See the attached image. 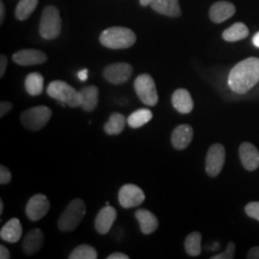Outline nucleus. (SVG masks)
<instances>
[{"mask_svg": "<svg viewBox=\"0 0 259 259\" xmlns=\"http://www.w3.org/2000/svg\"><path fill=\"white\" fill-rule=\"evenodd\" d=\"M259 82V58H247L233 67L228 74V85L232 92L246 94Z\"/></svg>", "mask_w": 259, "mask_h": 259, "instance_id": "1", "label": "nucleus"}, {"mask_svg": "<svg viewBox=\"0 0 259 259\" xmlns=\"http://www.w3.org/2000/svg\"><path fill=\"white\" fill-rule=\"evenodd\" d=\"M137 37L135 32L124 27H111L100 35L101 45L109 50H126L134 46Z\"/></svg>", "mask_w": 259, "mask_h": 259, "instance_id": "2", "label": "nucleus"}, {"mask_svg": "<svg viewBox=\"0 0 259 259\" xmlns=\"http://www.w3.org/2000/svg\"><path fill=\"white\" fill-rule=\"evenodd\" d=\"M87 209L85 203L83 199L76 198L71 200L66 209L64 210L63 213L60 215L59 221H58V228L60 232H72L79 223L83 221L84 216H85Z\"/></svg>", "mask_w": 259, "mask_h": 259, "instance_id": "3", "label": "nucleus"}, {"mask_svg": "<svg viewBox=\"0 0 259 259\" xmlns=\"http://www.w3.org/2000/svg\"><path fill=\"white\" fill-rule=\"evenodd\" d=\"M40 35L45 40H56L61 32V17L58 8L46 6L40 19Z\"/></svg>", "mask_w": 259, "mask_h": 259, "instance_id": "4", "label": "nucleus"}, {"mask_svg": "<svg viewBox=\"0 0 259 259\" xmlns=\"http://www.w3.org/2000/svg\"><path fill=\"white\" fill-rule=\"evenodd\" d=\"M47 94L52 99L57 100L64 105H67L72 108L80 107L79 92L72 88L70 84L63 80H53L47 87Z\"/></svg>", "mask_w": 259, "mask_h": 259, "instance_id": "5", "label": "nucleus"}, {"mask_svg": "<svg viewBox=\"0 0 259 259\" xmlns=\"http://www.w3.org/2000/svg\"><path fill=\"white\" fill-rule=\"evenodd\" d=\"M52 118V111L46 106H36L29 108L21 114V122L27 130L40 131Z\"/></svg>", "mask_w": 259, "mask_h": 259, "instance_id": "6", "label": "nucleus"}, {"mask_svg": "<svg viewBox=\"0 0 259 259\" xmlns=\"http://www.w3.org/2000/svg\"><path fill=\"white\" fill-rule=\"evenodd\" d=\"M135 90L137 96L142 102L147 106H156L158 102V94L156 89V84L150 74L143 73L135 80Z\"/></svg>", "mask_w": 259, "mask_h": 259, "instance_id": "7", "label": "nucleus"}, {"mask_svg": "<svg viewBox=\"0 0 259 259\" xmlns=\"http://www.w3.org/2000/svg\"><path fill=\"white\" fill-rule=\"evenodd\" d=\"M226 162V149L222 144L216 143L209 148L205 157V171L209 177L215 178L221 173Z\"/></svg>", "mask_w": 259, "mask_h": 259, "instance_id": "8", "label": "nucleus"}, {"mask_svg": "<svg viewBox=\"0 0 259 259\" xmlns=\"http://www.w3.org/2000/svg\"><path fill=\"white\" fill-rule=\"evenodd\" d=\"M134 69L132 66L127 63H114L108 65L103 69V77L107 82L115 84H124L130 79V77L132 76Z\"/></svg>", "mask_w": 259, "mask_h": 259, "instance_id": "9", "label": "nucleus"}, {"mask_svg": "<svg viewBox=\"0 0 259 259\" xmlns=\"http://www.w3.org/2000/svg\"><path fill=\"white\" fill-rule=\"evenodd\" d=\"M119 204L125 209L139 206L144 202L145 194L141 187L134 184H126L119 191Z\"/></svg>", "mask_w": 259, "mask_h": 259, "instance_id": "10", "label": "nucleus"}, {"mask_svg": "<svg viewBox=\"0 0 259 259\" xmlns=\"http://www.w3.org/2000/svg\"><path fill=\"white\" fill-rule=\"evenodd\" d=\"M51 209V203L45 194H34L25 205V213L30 221H38L47 215Z\"/></svg>", "mask_w": 259, "mask_h": 259, "instance_id": "11", "label": "nucleus"}, {"mask_svg": "<svg viewBox=\"0 0 259 259\" xmlns=\"http://www.w3.org/2000/svg\"><path fill=\"white\" fill-rule=\"evenodd\" d=\"M47 59V54L40 50H21L12 56L14 63L21 66H34V65L45 64Z\"/></svg>", "mask_w": 259, "mask_h": 259, "instance_id": "12", "label": "nucleus"}, {"mask_svg": "<svg viewBox=\"0 0 259 259\" xmlns=\"http://www.w3.org/2000/svg\"><path fill=\"white\" fill-rule=\"evenodd\" d=\"M239 157L246 170L253 171L259 167V151L252 143L244 142L239 147Z\"/></svg>", "mask_w": 259, "mask_h": 259, "instance_id": "13", "label": "nucleus"}, {"mask_svg": "<svg viewBox=\"0 0 259 259\" xmlns=\"http://www.w3.org/2000/svg\"><path fill=\"white\" fill-rule=\"evenodd\" d=\"M235 5L233 3L221 0V2H216L211 5L209 10V17L213 23L220 24L233 17L235 15Z\"/></svg>", "mask_w": 259, "mask_h": 259, "instance_id": "14", "label": "nucleus"}, {"mask_svg": "<svg viewBox=\"0 0 259 259\" xmlns=\"http://www.w3.org/2000/svg\"><path fill=\"white\" fill-rule=\"evenodd\" d=\"M116 210L111 205H107L100 210L95 219V229L99 234L105 235L112 229L113 223L116 219Z\"/></svg>", "mask_w": 259, "mask_h": 259, "instance_id": "15", "label": "nucleus"}, {"mask_svg": "<svg viewBox=\"0 0 259 259\" xmlns=\"http://www.w3.org/2000/svg\"><path fill=\"white\" fill-rule=\"evenodd\" d=\"M193 138V128L190 125L183 124L177 126L173 130L170 136L171 145L177 149V150H184L189 147Z\"/></svg>", "mask_w": 259, "mask_h": 259, "instance_id": "16", "label": "nucleus"}, {"mask_svg": "<svg viewBox=\"0 0 259 259\" xmlns=\"http://www.w3.org/2000/svg\"><path fill=\"white\" fill-rule=\"evenodd\" d=\"M44 233L41 229L34 228L29 231L24 236L23 245H22V250H23L24 254L32 255L37 253L41 250L42 245H44Z\"/></svg>", "mask_w": 259, "mask_h": 259, "instance_id": "17", "label": "nucleus"}, {"mask_svg": "<svg viewBox=\"0 0 259 259\" xmlns=\"http://www.w3.org/2000/svg\"><path fill=\"white\" fill-rule=\"evenodd\" d=\"M171 105L181 114H189L193 109V100L186 89H177L171 95Z\"/></svg>", "mask_w": 259, "mask_h": 259, "instance_id": "18", "label": "nucleus"}, {"mask_svg": "<svg viewBox=\"0 0 259 259\" xmlns=\"http://www.w3.org/2000/svg\"><path fill=\"white\" fill-rule=\"evenodd\" d=\"M22 235H23V228H22L18 219L9 220L0 231V238L6 242H11V244H16L19 241Z\"/></svg>", "mask_w": 259, "mask_h": 259, "instance_id": "19", "label": "nucleus"}, {"mask_svg": "<svg viewBox=\"0 0 259 259\" xmlns=\"http://www.w3.org/2000/svg\"><path fill=\"white\" fill-rule=\"evenodd\" d=\"M150 6L155 12L167 17L177 18L181 16L179 0H154Z\"/></svg>", "mask_w": 259, "mask_h": 259, "instance_id": "20", "label": "nucleus"}, {"mask_svg": "<svg viewBox=\"0 0 259 259\" xmlns=\"http://www.w3.org/2000/svg\"><path fill=\"white\" fill-rule=\"evenodd\" d=\"M135 215L143 234L149 235L156 231L158 227V220L153 212L147 209H139L136 211Z\"/></svg>", "mask_w": 259, "mask_h": 259, "instance_id": "21", "label": "nucleus"}, {"mask_svg": "<svg viewBox=\"0 0 259 259\" xmlns=\"http://www.w3.org/2000/svg\"><path fill=\"white\" fill-rule=\"evenodd\" d=\"M80 97V107L83 111L93 112L95 111L99 103V88L95 85L84 87L79 90Z\"/></svg>", "mask_w": 259, "mask_h": 259, "instance_id": "22", "label": "nucleus"}, {"mask_svg": "<svg viewBox=\"0 0 259 259\" xmlns=\"http://www.w3.org/2000/svg\"><path fill=\"white\" fill-rule=\"evenodd\" d=\"M44 85H45V79L41 73L32 72V73H29L28 76L25 77L24 87L29 95L31 96L41 95L42 92H44Z\"/></svg>", "mask_w": 259, "mask_h": 259, "instance_id": "23", "label": "nucleus"}, {"mask_svg": "<svg viewBox=\"0 0 259 259\" xmlns=\"http://www.w3.org/2000/svg\"><path fill=\"white\" fill-rule=\"evenodd\" d=\"M126 122H127V119L124 115L120 114V113H113L109 116L108 120H107L105 126H103V130L109 136L120 135L124 131Z\"/></svg>", "mask_w": 259, "mask_h": 259, "instance_id": "24", "label": "nucleus"}, {"mask_svg": "<svg viewBox=\"0 0 259 259\" xmlns=\"http://www.w3.org/2000/svg\"><path fill=\"white\" fill-rule=\"evenodd\" d=\"M248 34H250L248 28L244 23H241V22H238V23H234L228 29H226L223 31L222 37L227 42H236L244 40V38L248 36Z\"/></svg>", "mask_w": 259, "mask_h": 259, "instance_id": "25", "label": "nucleus"}, {"mask_svg": "<svg viewBox=\"0 0 259 259\" xmlns=\"http://www.w3.org/2000/svg\"><path fill=\"white\" fill-rule=\"evenodd\" d=\"M151 118H153V113H151V111H149L147 108H141L135 111L128 116L127 124L131 128H139L145 124H148V122L151 120Z\"/></svg>", "mask_w": 259, "mask_h": 259, "instance_id": "26", "label": "nucleus"}, {"mask_svg": "<svg viewBox=\"0 0 259 259\" xmlns=\"http://www.w3.org/2000/svg\"><path fill=\"white\" fill-rule=\"evenodd\" d=\"M185 251L191 257H198L202 252V234L199 232L190 233L185 239Z\"/></svg>", "mask_w": 259, "mask_h": 259, "instance_id": "27", "label": "nucleus"}, {"mask_svg": "<svg viewBox=\"0 0 259 259\" xmlns=\"http://www.w3.org/2000/svg\"><path fill=\"white\" fill-rule=\"evenodd\" d=\"M38 5V0H19L15 10V16L18 21H25L30 17Z\"/></svg>", "mask_w": 259, "mask_h": 259, "instance_id": "28", "label": "nucleus"}, {"mask_svg": "<svg viewBox=\"0 0 259 259\" xmlns=\"http://www.w3.org/2000/svg\"><path fill=\"white\" fill-rule=\"evenodd\" d=\"M70 259H96L97 251L93 246L83 244L77 246L69 255Z\"/></svg>", "mask_w": 259, "mask_h": 259, "instance_id": "29", "label": "nucleus"}, {"mask_svg": "<svg viewBox=\"0 0 259 259\" xmlns=\"http://www.w3.org/2000/svg\"><path fill=\"white\" fill-rule=\"evenodd\" d=\"M234 257H235V244L231 241L228 245H227V248L225 251L219 254L212 255L211 259H232Z\"/></svg>", "mask_w": 259, "mask_h": 259, "instance_id": "30", "label": "nucleus"}, {"mask_svg": "<svg viewBox=\"0 0 259 259\" xmlns=\"http://www.w3.org/2000/svg\"><path fill=\"white\" fill-rule=\"evenodd\" d=\"M245 212L248 218L259 221V202H251L245 206Z\"/></svg>", "mask_w": 259, "mask_h": 259, "instance_id": "31", "label": "nucleus"}, {"mask_svg": "<svg viewBox=\"0 0 259 259\" xmlns=\"http://www.w3.org/2000/svg\"><path fill=\"white\" fill-rule=\"evenodd\" d=\"M11 179L12 174L11 171L9 170V168L5 166L0 167V184H2V185H8L10 181H11Z\"/></svg>", "mask_w": 259, "mask_h": 259, "instance_id": "32", "label": "nucleus"}, {"mask_svg": "<svg viewBox=\"0 0 259 259\" xmlns=\"http://www.w3.org/2000/svg\"><path fill=\"white\" fill-rule=\"evenodd\" d=\"M14 108V105L9 101H2L0 102V116L4 118L6 114H9L10 111H12Z\"/></svg>", "mask_w": 259, "mask_h": 259, "instance_id": "33", "label": "nucleus"}, {"mask_svg": "<svg viewBox=\"0 0 259 259\" xmlns=\"http://www.w3.org/2000/svg\"><path fill=\"white\" fill-rule=\"evenodd\" d=\"M6 67H8V58H6L4 54L0 56V77H4L6 72Z\"/></svg>", "mask_w": 259, "mask_h": 259, "instance_id": "34", "label": "nucleus"}, {"mask_svg": "<svg viewBox=\"0 0 259 259\" xmlns=\"http://www.w3.org/2000/svg\"><path fill=\"white\" fill-rule=\"evenodd\" d=\"M248 259H259V246H255V247H252L247 253Z\"/></svg>", "mask_w": 259, "mask_h": 259, "instance_id": "35", "label": "nucleus"}, {"mask_svg": "<svg viewBox=\"0 0 259 259\" xmlns=\"http://www.w3.org/2000/svg\"><path fill=\"white\" fill-rule=\"evenodd\" d=\"M107 259H128V255L121 253V252H114V253L109 254Z\"/></svg>", "mask_w": 259, "mask_h": 259, "instance_id": "36", "label": "nucleus"}, {"mask_svg": "<svg viewBox=\"0 0 259 259\" xmlns=\"http://www.w3.org/2000/svg\"><path fill=\"white\" fill-rule=\"evenodd\" d=\"M11 255H10V251L5 247L4 245L0 246V258L2 259H9Z\"/></svg>", "mask_w": 259, "mask_h": 259, "instance_id": "37", "label": "nucleus"}, {"mask_svg": "<svg viewBox=\"0 0 259 259\" xmlns=\"http://www.w3.org/2000/svg\"><path fill=\"white\" fill-rule=\"evenodd\" d=\"M5 5L4 3L0 2V24L4 23V19H5Z\"/></svg>", "mask_w": 259, "mask_h": 259, "instance_id": "38", "label": "nucleus"}, {"mask_svg": "<svg viewBox=\"0 0 259 259\" xmlns=\"http://www.w3.org/2000/svg\"><path fill=\"white\" fill-rule=\"evenodd\" d=\"M78 78L82 80V82H85V80L88 79V70L84 69L82 71H79V72H78Z\"/></svg>", "mask_w": 259, "mask_h": 259, "instance_id": "39", "label": "nucleus"}, {"mask_svg": "<svg viewBox=\"0 0 259 259\" xmlns=\"http://www.w3.org/2000/svg\"><path fill=\"white\" fill-rule=\"evenodd\" d=\"M252 42H253V45H254L255 47L259 48V31L254 35L253 38H252Z\"/></svg>", "mask_w": 259, "mask_h": 259, "instance_id": "40", "label": "nucleus"}, {"mask_svg": "<svg viewBox=\"0 0 259 259\" xmlns=\"http://www.w3.org/2000/svg\"><path fill=\"white\" fill-rule=\"evenodd\" d=\"M154 0H139V4H141V6H149L151 5V3H153Z\"/></svg>", "mask_w": 259, "mask_h": 259, "instance_id": "41", "label": "nucleus"}, {"mask_svg": "<svg viewBox=\"0 0 259 259\" xmlns=\"http://www.w3.org/2000/svg\"><path fill=\"white\" fill-rule=\"evenodd\" d=\"M3 211H4V203L3 200H0V215H3Z\"/></svg>", "mask_w": 259, "mask_h": 259, "instance_id": "42", "label": "nucleus"}]
</instances>
